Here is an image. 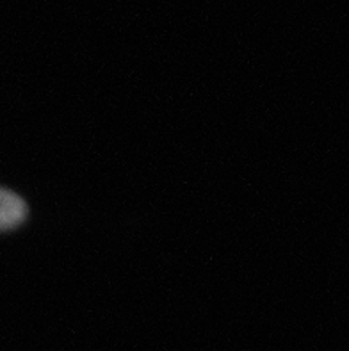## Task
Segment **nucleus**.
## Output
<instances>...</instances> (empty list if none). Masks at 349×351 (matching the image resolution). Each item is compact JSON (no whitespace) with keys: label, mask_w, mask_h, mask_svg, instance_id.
<instances>
[{"label":"nucleus","mask_w":349,"mask_h":351,"mask_svg":"<svg viewBox=\"0 0 349 351\" xmlns=\"http://www.w3.org/2000/svg\"><path fill=\"white\" fill-rule=\"evenodd\" d=\"M27 218L25 202L13 191L0 187V232L22 225Z\"/></svg>","instance_id":"obj_1"}]
</instances>
